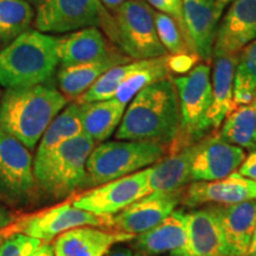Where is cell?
<instances>
[{
    "instance_id": "1",
    "label": "cell",
    "mask_w": 256,
    "mask_h": 256,
    "mask_svg": "<svg viewBox=\"0 0 256 256\" xmlns=\"http://www.w3.org/2000/svg\"><path fill=\"white\" fill-rule=\"evenodd\" d=\"M180 128L177 89L171 76L142 88L128 104L118 127V140L172 145Z\"/></svg>"
},
{
    "instance_id": "2",
    "label": "cell",
    "mask_w": 256,
    "mask_h": 256,
    "mask_svg": "<svg viewBox=\"0 0 256 256\" xmlns=\"http://www.w3.org/2000/svg\"><path fill=\"white\" fill-rule=\"evenodd\" d=\"M68 102L62 92L46 84L8 89L0 101V130L34 150Z\"/></svg>"
},
{
    "instance_id": "3",
    "label": "cell",
    "mask_w": 256,
    "mask_h": 256,
    "mask_svg": "<svg viewBox=\"0 0 256 256\" xmlns=\"http://www.w3.org/2000/svg\"><path fill=\"white\" fill-rule=\"evenodd\" d=\"M57 38L28 30L0 51V87L26 88L46 84L56 72L60 60Z\"/></svg>"
},
{
    "instance_id": "4",
    "label": "cell",
    "mask_w": 256,
    "mask_h": 256,
    "mask_svg": "<svg viewBox=\"0 0 256 256\" xmlns=\"http://www.w3.org/2000/svg\"><path fill=\"white\" fill-rule=\"evenodd\" d=\"M101 28L104 36L132 60L168 55L156 34L154 10L146 0H127L108 10Z\"/></svg>"
},
{
    "instance_id": "5",
    "label": "cell",
    "mask_w": 256,
    "mask_h": 256,
    "mask_svg": "<svg viewBox=\"0 0 256 256\" xmlns=\"http://www.w3.org/2000/svg\"><path fill=\"white\" fill-rule=\"evenodd\" d=\"M94 147V140L82 133L34 162L38 188L54 198H63L86 184V165Z\"/></svg>"
},
{
    "instance_id": "6",
    "label": "cell",
    "mask_w": 256,
    "mask_h": 256,
    "mask_svg": "<svg viewBox=\"0 0 256 256\" xmlns=\"http://www.w3.org/2000/svg\"><path fill=\"white\" fill-rule=\"evenodd\" d=\"M168 153V147L153 142L120 140L102 142L90 152L86 184L98 186L148 168Z\"/></svg>"
},
{
    "instance_id": "7",
    "label": "cell",
    "mask_w": 256,
    "mask_h": 256,
    "mask_svg": "<svg viewBox=\"0 0 256 256\" xmlns=\"http://www.w3.org/2000/svg\"><path fill=\"white\" fill-rule=\"evenodd\" d=\"M210 63H198L186 75L174 78L177 89L180 128L168 154L194 145L206 136L211 126L208 122V110L211 104Z\"/></svg>"
},
{
    "instance_id": "8",
    "label": "cell",
    "mask_w": 256,
    "mask_h": 256,
    "mask_svg": "<svg viewBox=\"0 0 256 256\" xmlns=\"http://www.w3.org/2000/svg\"><path fill=\"white\" fill-rule=\"evenodd\" d=\"M37 190L30 150L0 130V200L14 206H25Z\"/></svg>"
},
{
    "instance_id": "9",
    "label": "cell",
    "mask_w": 256,
    "mask_h": 256,
    "mask_svg": "<svg viewBox=\"0 0 256 256\" xmlns=\"http://www.w3.org/2000/svg\"><path fill=\"white\" fill-rule=\"evenodd\" d=\"M107 11L100 0H40L34 28L48 34L101 28Z\"/></svg>"
},
{
    "instance_id": "10",
    "label": "cell",
    "mask_w": 256,
    "mask_h": 256,
    "mask_svg": "<svg viewBox=\"0 0 256 256\" xmlns=\"http://www.w3.org/2000/svg\"><path fill=\"white\" fill-rule=\"evenodd\" d=\"M78 226H108L110 216H98L88 211L78 209L72 202L58 204L50 209L32 214L12 224L8 232L24 234L42 242H49L60 234Z\"/></svg>"
},
{
    "instance_id": "11",
    "label": "cell",
    "mask_w": 256,
    "mask_h": 256,
    "mask_svg": "<svg viewBox=\"0 0 256 256\" xmlns=\"http://www.w3.org/2000/svg\"><path fill=\"white\" fill-rule=\"evenodd\" d=\"M147 168L95 186L72 200L78 209L98 216H114L148 194Z\"/></svg>"
},
{
    "instance_id": "12",
    "label": "cell",
    "mask_w": 256,
    "mask_h": 256,
    "mask_svg": "<svg viewBox=\"0 0 256 256\" xmlns=\"http://www.w3.org/2000/svg\"><path fill=\"white\" fill-rule=\"evenodd\" d=\"M182 190L146 194L116 215L110 216V228L136 236L147 232L177 209L182 202Z\"/></svg>"
},
{
    "instance_id": "13",
    "label": "cell",
    "mask_w": 256,
    "mask_h": 256,
    "mask_svg": "<svg viewBox=\"0 0 256 256\" xmlns=\"http://www.w3.org/2000/svg\"><path fill=\"white\" fill-rule=\"evenodd\" d=\"M246 159L244 150L224 142L218 134L197 142L191 162V182L218 180L232 174Z\"/></svg>"
},
{
    "instance_id": "14",
    "label": "cell",
    "mask_w": 256,
    "mask_h": 256,
    "mask_svg": "<svg viewBox=\"0 0 256 256\" xmlns=\"http://www.w3.org/2000/svg\"><path fill=\"white\" fill-rule=\"evenodd\" d=\"M217 25L212 58L238 55L246 46L256 40V0H235Z\"/></svg>"
},
{
    "instance_id": "15",
    "label": "cell",
    "mask_w": 256,
    "mask_h": 256,
    "mask_svg": "<svg viewBox=\"0 0 256 256\" xmlns=\"http://www.w3.org/2000/svg\"><path fill=\"white\" fill-rule=\"evenodd\" d=\"M256 200V182L238 172L211 182H192L182 194V202L188 208L204 204H234Z\"/></svg>"
},
{
    "instance_id": "16",
    "label": "cell",
    "mask_w": 256,
    "mask_h": 256,
    "mask_svg": "<svg viewBox=\"0 0 256 256\" xmlns=\"http://www.w3.org/2000/svg\"><path fill=\"white\" fill-rule=\"evenodd\" d=\"M222 229L229 256L249 255L256 226V200L208 206Z\"/></svg>"
},
{
    "instance_id": "17",
    "label": "cell",
    "mask_w": 256,
    "mask_h": 256,
    "mask_svg": "<svg viewBox=\"0 0 256 256\" xmlns=\"http://www.w3.org/2000/svg\"><path fill=\"white\" fill-rule=\"evenodd\" d=\"M134 238L133 234L119 230L78 226L57 236L52 249L55 256H106L113 246Z\"/></svg>"
},
{
    "instance_id": "18",
    "label": "cell",
    "mask_w": 256,
    "mask_h": 256,
    "mask_svg": "<svg viewBox=\"0 0 256 256\" xmlns=\"http://www.w3.org/2000/svg\"><path fill=\"white\" fill-rule=\"evenodd\" d=\"M182 256H229L218 220L208 206L186 212V242Z\"/></svg>"
},
{
    "instance_id": "19",
    "label": "cell",
    "mask_w": 256,
    "mask_h": 256,
    "mask_svg": "<svg viewBox=\"0 0 256 256\" xmlns=\"http://www.w3.org/2000/svg\"><path fill=\"white\" fill-rule=\"evenodd\" d=\"M56 48L60 66L92 62L119 51L104 32L95 26L69 32L57 38Z\"/></svg>"
},
{
    "instance_id": "20",
    "label": "cell",
    "mask_w": 256,
    "mask_h": 256,
    "mask_svg": "<svg viewBox=\"0 0 256 256\" xmlns=\"http://www.w3.org/2000/svg\"><path fill=\"white\" fill-rule=\"evenodd\" d=\"M130 60H132L130 57L119 50L104 58L92 60V62L60 66L56 75L57 86L60 92L69 101H75L82 94H84L107 70Z\"/></svg>"
},
{
    "instance_id": "21",
    "label": "cell",
    "mask_w": 256,
    "mask_h": 256,
    "mask_svg": "<svg viewBox=\"0 0 256 256\" xmlns=\"http://www.w3.org/2000/svg\"><path fill=\"white\" fill-rule=\"evenodd\" d=\"M183 11L197 55L202 60L210 63L218 25L215 17V0H183Z\"/></svg>"
},
{
    "instance_id": "22",
    "label": "cell",
    "mask_w": 256,
    "mask_h": 256,
    "mask_svg": "<svg viewBox=\"0 0 256 256\" xmlns=\"http://www.w3.org/2000/svg\"><path fill=\"white\" fill-rule=\"evenodd\" d=\"M197 142L171 153L147 168V184L152 192H172L183 188L191 182V162Z\"/></svg>"
},
{
    "instance_id": "23",
    "label": "cell",
    "mask_w": 256,
    "mask_h": 256,
    "mask_svg": "<svg viewBox=\"0 0 256 256\" xmlns=\"http://www.w3.org/2000/svg\"><path fill=\"white\" fill-rule=\"evenodd\" d=\"M238 55L214 57L211 75V104L208 122L211 128H220L224 119L236 107L234 104V78Z\"/></svg>"
},
{
    "instance_id": "24",
    "label": "cell",
    "mask_w": 256,
    "mask_h": 256,
    "mask_svg": "<svg viewBox=\"0 0 256 256\" xmlns=\"http://www.w3.org/2000/svg\"><path fill=\"white\" fill-rule=\"evenodd\" d=\"M136 238V247L147 255L180 250L186 242V212L172 211L162 222Z\"/></svg>"
},
{
    "instance_id": "25",
    "label": "cell",
    "mask_w": 256,
    "mask_h": 256,
    "mask_svg": "<svg viewBox=\"0 0 256 256\" xmlns=\"http://www.w3.org/2000/svg\"><path fill=\"white\" fill-rule=\"evenodd\" d=\"M126 104L116 98L81 104L82 132L95 142L107 140L122 120Z\"/></svg>"
},
{
    "instance_id": "26",
    "label": "cell",
    "mask_w": 256,
    "mask_h": 256,
    "mask_svg": "<svg viewBox=\"0 0 256 256\" xmlns=\"http://www.w3.org/2000/svg\"><path fill=\"white\" fill-rule=\"evenodd\" d=\"M218 136L241 148H256V96L250 104L236 106L226 115Z\"/></svg>"
},
{
    "instance_id": "27",
    "label": "cell",
    "mask_w": 256,
    "mask_h": 256,
    "mask_svg": "<svg viewBox=\"0 0 256 256\" xmlns=\"http://www.w3.org/2000/svg\"><path fill=\"white\" fill-rule=\"evenodd\" d=\"M82 133L81 104L74 101L69 106H66L63 110L48 126L40 140V146L37 148L34 162L44 158L60 144Z\"/></svg>"
},
{
    "instance_id": "28",
    "label": "cell",
    "mask_w": 256,
    "mask_h": 256,
    "mask_svg": "<svg viewBox=\"0 0 256 256\" xmlns=\"http://www.w3.org/2000/svg\"><path fill=\"white\" fill-rule=\"evenodd\" d=\"M34 10L25 0H0V51L30 30Z\"/></svg>"
},
{
    "instance_id": "29",
    "label": "cell",
    "mask_w": 256,
    "mask_h": 256,
    "mask_svg": "<svg viewBox=\"0 0 256 256\" xmlns=\"http://www.w3.org/2000/svg\"><path fill=\"white\" fill-rule=\"evenodd\" d=\"M151 60V58H150ZM150 60H138L116 66L107 70L100 78L96 81L84 94L75 100L76 104H83L89 102L110 100L115 96L118 88L126 80L128 76L132 75L136 70L144 68L148 64Z\"/></svg>"
},
{
    "instance_id": "30",
    "label": "cell",
    "mask_w": 256,
    "mask_h": 256,
    "mask_svg": "<svg viewBox=\"0 0 256 256\" xmlns=\"http://www.w3.org/2000/svg\"><path fill=\"white\" fill-rule=\"evenodd\" d=\"M256 95V40L240 51L234 78V104H248Z\"/></svg>"
},
{
    "instance_id": "31",
    "label": "cell",
    "mask_w": 256,
    "mask_h": 256,
    "mask_svg": "<svg viewBox=\"0 0 256 256\" xmlns=\"http://www.w3.org/2000/svg\"><path fill=\"white\" fill-rule=\"evenodd\" d=\"M168 55L151 58L146 66L136 70L132 75L128 76L118 88L114 98L127 106L142 88L158 82L160 80L170 78L171 74L168 68Z\"/></svg>"
},
{
    "instance_id": "32",
    "label": "cell",
    "mask_w": 256,
    "mask_h": 256,
    "mask_svg": "<svg viewBox=\"0 0 256 256\" xmlns=\"http://www.w3.org/2000/svg\"><path fill=\"white\" fill-rule=\"evenodd\" d=\"M154 22L160 43L168 51V55L197 54L194 46L184 37L177 23L171 17L162 12L154 11Z\"/></svg>"
},
{
    "instance_id": "33",
    "label": "cell",
    "mask_w": 256,
    "mask_h": 256,
    "mask_svg": "<svg viewBox=\"0 0 256 256\" xmlns=\"http://www.w3.org/2000/svg\"><path fill=\"white\" fill-rule=\"evenodd\" d=\"M40 242L24 234H12L0 242V256H28Z\"/></svg>"
},
{
    "instance_id": "34",
    "label": "cell",
    "mask_w": 256,
    "mask_h": 256,
    "mask_svg": "<svg viewBox=\"0 0 256 256\" xmlns=\"http://www.w3.org/2000/svg\"><path fill=\"white\" fill-rule=\"evenodd\" d=\"M147 4L151 8H154L158 12H162L168 17H171L177 23V25L183 32L184 37L186 38L188 43L194 46L192 44L191 37L188 34L184 19V11H183V0H146Z\"/></svg>"
},
{
    "instance_id": "35",
    "label": "cell",
    "mask_w": 256,
    "mask_h": 256,
    "mask_svg": "<svg viewBox=\"0 0 256 256\" xmlns=\"http://www.w3.org/2000/svg\"><path fill=\"white\" fill-rule=\"evenodd\" d=\"M202 60L197 54H182V55H168V68L170 74L183 75L185 72H190L192 66ZM198 64V63H197Z\"/></svg>"
},
{
    "instance_id": "36",
    "label": "cell",
    "mask_w": 256,
    "mask_h": 256,
    "mask_svg": "<svg viewBox=\"0 0 256 256\" xmlns=\"http://www.w3.org/2000/svg\"><path fill=\"white\" fill-rule=\"evenodd\" d=\"M238 174L256 182V148L252 150L250 154L246 156V159L243 160L241 166L238 168Z\"/></svg>"
},
{
    "instance_id": "37",
    "label": "cell",
    "mask_w": 256,
    "mask_h": 256,
    "mask_svg": "<svg viewBox=\"0 0 256 256\" xmlns=\"http://www.w3.org/2000/svg\"><path fill=\"white\" fill-rule=\"evenodd\" d=\"M14 220V215L8 206L0 203V230L6 229Z\"/></svg>"
},
{
    "instance_id": "38",
    "label": "cell",
    "mask_w": 256,
    "mask_h": 256,
    "mask_svg": "<svg viewBox=\"0 0 256 256\" xmlns=\"http://www.w3.org/2000/svg\"><path fill=\"white\" fill-rule=\"evenodd\" d=\"M28 256H55L52 246L48 242H40Z\"/></svg>"
},
{
    "instance_id": "39",
    "label": "cell",
    "mask_w": 256,
    "mask_h": 256,
    "mask_svg": "<svg viewBox=\"0 0 256 256\" xmlns=\"http://www.w3.org/2000/svg\"><path fill=\"white\" fill-rule=\"evenodd\" d=\"M235 0H215V17L220 23V19L222 17L224 10L232 5Z\"/></svg>"
},
{
    "instance_id": "40",
    "label": "cell",
    "mask_w": 256,
    "mask_h": 256,
    "mask_svg": "<svg viewBox=\"0 0 256 256\" xmlns=\"http://www.w3.org/2000/svg\"><path fill=\"white\" fill-rule=\"evenodd\" d=\"M107 256H136L133 252L128 248H118L115 250L108 252Z\"/></svg>"
},
{
    "instance_id": "41",
    "label": "cell",
    "mask_w": 256,
    "mask_h": 256,
    "mask_svg": "<svg viewBox=\"0 0 256 256\" xmlns=\"http://www.w3.org/2000/svg\"><path fill=\"white\" fill-rule=\"evenodd\" d=\"M100 2L107 10H113L122 4V2H127V0H100Z\"/></svg>"
},
{
    "instance_id": "42",
    "label": "cell",
    "mask_w": 256,
    "mask_h": 256,
    "mask_svg": "<svg viewBox=\"0 0 256 256\" xmlns=\"http://www.w3.org/2000/svg\"><path fill=\"white\" fill-rule=\"evenodd\" d=\"M250 254H256V226L254 230V235H252L250 247H249V255Z\"/></svg>"
},
{
    "instance_id": "43",
    "label": "cell",
    "mask_w": 256,
    "mask_h": 256,
    "mask_svg": "<svg viewBox=\"0 0 256 256\" xmlns=\"http://www.w3.org/2000/svg\"><path fill=\"white\" fill-rule=\"evenodd\" d=\"M25 2H30L31 5H38L40 2V0H25Z\"/></svg>"
},
{
    "instance_id": "44",
    "label": "cell",
    "mask_w": 256,
    "mask_h": 256,
    "mask_svg": "<svg viewBox=\"0 0 256 256\" xmlns=\"http://www.w3.org/2000/svg\"><path fill=\"white\" fill-rule=\"evenodd\" d=\"M171 256H182V255H178V254H171Z\"/></svg>"
},
{
    "instance_id": "45",
    "label": "cell",
    "mask_w": 256,
    "mask_h": 256,
    "mask_svg": "<svg viewBox=\"0 0 256 256\" xmlns=\"http://www.w3.org/2000/svg\"><path fill=\"white\" fill-rule=\"evenodd\" d=\"M247 256H256V254H250V255H247Z\"/></svg>"
},
{
    "instance_id": "46",
    "label": "cell",
    "mask_w": 256,
    "mask_h": 256,
    "mask_svg": "<svg viewBox=\"0 0 256 256\" xmlns=\"http://www.w3.org/2000/svg\"><path fill=\"white\" fill-rule=\"evenodd\" d=\"M0 95H2V88H0Z\"/></svg>"
},
{
    "instance_id": "47",
    "label": "cell",
    "mask_w": 256,
    "mask_h": 256,
    "mask_svg": "<svg viewBox=\"0 0 256 256\" xmlns=\"http://www.w3.org/2000/svg\"><path fill=\"white\" fill-rule=\"evenodd\" d=\"M0 242H2V240H0Z\"/></svg>"
},
{
    "instance_id": "48",
    "label": "cell",
    "mask_w": 256,
    "mask_h": 256,
    "mask_svg": "<svg viewBox=\"0 0 256 256\" xmlns=\"http://www.w3.org/2000/svg\"><path fill=\"white\" fill-rule=\"evenodd\" d=\"M255 96H256V95H255Z\"/></svg>"
}]
</instances>
